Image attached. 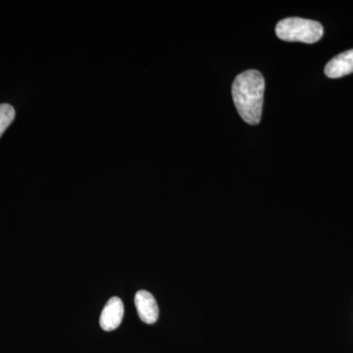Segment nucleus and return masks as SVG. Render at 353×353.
<instances>
[{"label": "nucleus", "instance_id": "1", "mask_svg": "<svg viewBox=\"0 0 353 353\" xmlns=\"http://www.w3.org/2000/svg\"><path fill=\"white\" fill-rule=\"evenodd\" d=\"M265 90L263 76L257 70H248L234 79L232 94L241 119L257 125L261 119Z\"/></svg>", "mask_w": 353, "mask_h": 353}, {"label": "nucleus", "instance_id": "2", "mask_svg": "<svg viewBox=\"0 0 353 353\" xmlns=\"http://www.w3.org/2000/svg\"><path fill=\"white\" fill-rule=\"evenodd\" d=\"M276 34L283 41L314 43L321 39L324 29L316 21L292 17L281 20L276 26Z\"/></svg>", "mask_w": 353, "mask_h": 353}, {"label": "nucleus", "instance_id": "3", "mask_svg": "<svg viewBox=\"0 0 353 353\" xmlns=\"http://www.w3.org/2000/svg\"><path fill=\"white\" fill-rule=\"evenodd\" d=\"M124 313V304L119 297L114 296L109 299L102 310L99 320L101 328L106 332L117 329L123 321Z\"/></svg>", "mask_w": 353, "mask_h": 353}, {"label": "nucleus", "instance_id": "4", "mask_svg": "<svg viewBox=\"0 0 353 353\" xmlns=\"http://www.w3.org/2000/svg\"><path fill=\"white\" fill-rule=\"evenodd\" d=\"M134 305L138 311L139 317L146 324L152 325L159 317L157 299L148 290H139L134 296Z\"/></svg>", "mask_w": 353, "mask_h": 353}, {"label": "nucleus", "instance_id": "5", "mask_svg": "<svg viewBox=\"0 0 353 353\" xmlns=\"http://www.w3.org/2000/svg\"><path fill=\"white\" fill-rule=\"evenodd\" d=\"M353 73V50L345 51L330 60L325 74L332 79L341 78Z\"/></svg>", "mask_w": 353, "mask_h": 353}, {"label": "nucleus", "instance_id": "6", "mask_svg": "<svg viewBox=\"0 0 353 353\" xmlns=\"http://www.w3.org/2000/svg\"><path fill=\"white\" fill-rule=\"evenodd\" d=\"M15 110L9 104H0V138L15 119Z\"/></svg>", "mask_w": 353, "mask_h": 353}]
</instances>
